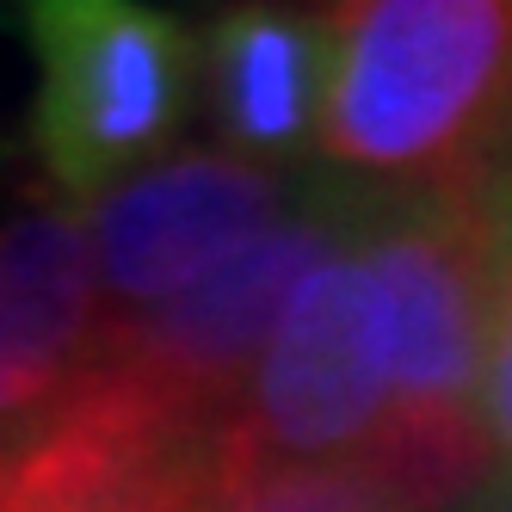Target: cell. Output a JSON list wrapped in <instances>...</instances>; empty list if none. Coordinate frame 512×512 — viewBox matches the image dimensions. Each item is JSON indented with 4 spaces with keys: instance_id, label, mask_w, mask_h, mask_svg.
<instances>
[{
    "instance_id": "1",
    "label": "cell",
    "mask_w": 512,
    "mask_h": 512,
    "mask_svg": "<svg viewBox=\"0 0 512 512\" xmlns=\"http://www.w3.org/2000/svg\"><path fill=\"white\" fill-rule=\"evenodd\" d=\"M327 13L315 155L364 192H469L512 173L506 0H352Z\"/></svg>"
},
{
    "instance_id": "2",
    "label": "cell",
    "mask_w": 512,
    "mask_h": 512,
    "mask_svg": "<svg viewBox=\"0 0 512 512\" xmlns=\"http://www.w3.org/2000/svg\"><path fill=\"white\" fill-rule=\"evenodd\" d=\"M25 38L38 56L31 149L87 204L149 173L204 87V38L136 0H38Z\"/></svg>"
},
{
    "instance_id": "3",
    "label": "cell",
    "mask_w": 512,
    "mask_h": 512,
    "mask_svg": "<svg viewBox=\"0 0 512 512\" xmlns=\"http://www.w3.org/2000/svg\"><path fill=\"white\" fill-rule=\"evenodd\" d=\"M383 420H389L383 309L371 272L358 260V216H352L340 247L284 303L229 420V438L253 457L334 463L371 451Z\"/></svg>"
},
{
    "instance_id": "4",
    "label": "cell",
    "mask_w": 512,
    "mask_h": 512,
    "mask_svg": "<svg viewBox=\"0 0 512 512\" xmlns=\"http://www.w3.org/2000/svg\"><path fill=\"white\" fill-rule=\"evenodd\" d=\"M309 179L315 173H284L241 155L192 149L93 198L87 235H93L105 327L161 309L167 297L235 260L247 241H260L278 216L303 204Z\"/></svg>"
},
{
    "instance_id": "5",
    "label": "cell",
    "mask_w": 512,
    "mask_h": 512,
    "mask_svg": "<svg viewBox=\"0 0 512 512\" xmlns=\"http://www.w3.org/2000/svg\"><path fill=\"white\" fill-rule=\"evenodd\" d=\"M105 346L87 216L19 204L0 216V445L25 451L81 395Z\"/></svg>"
},
{
    "instance_id": "6",
    "label": "cell",
    "mask_w": 512,
    "mask_h": 512,
    "mask_svg": "<svg viewBox=\"0 0 512 512\" xmlns=\"http://www.w3.org/2000/svg\"><path fill=\"white\" fill-rule=\"evenodd\" d=\"M327 93V13L229 7L204 31V105L229 155L284 167L315 149Z\"/></svg>"
},
{
    "instance_id": "7",
    "label": "cell",
    "mask_w": 512,
    "mask_h": 512,
    "mask_svg": "<svg viewBox=\"0 0 512 512\" xmlns=\"http://www.w3.org/2000/svg\"><path fill=\"white\" fill-rule=\"evenodd\" d=\"M173 512H401V506L364 457L284 463L241 451L223 432Z\"/></svg>"
},
{
    "instance_id": "8",
    "label": "cell",
    "mask_w": 512,
    "mask_h": 512,
    "mask_svg": "<svg viewBox=\"0 0 512 512\" xmlns=\"http://www.w3.org/2000/svg\"><path fill=\"white\" fill-rule=\"evenodd\" d=\"M488 216V364H482V426L512 475V173L482 192Z\"/></svg>"
},
{
    "instance_id": "9",
    "label": "cell",
    "mask_w": 512,
    "mask_h": 512,
    "mask_svg": "<svg viewBox=\"0 0 512 512\" xmlns=\"http://www.w3.org/2000/svg\"><path fill=\"white\" fill-rule=\"evenodd\" d=\"M475 512H512V475H500V482L475 500Z\"/></svg>"
},
{
    "instance_id": "10",
    "label": "cell",
    "mask_w": 512,
    "mask_h": 512,
    "mask_svg": "<svg viewBox=\"0 0 512 512\" xmlns=\"http://www.w3.org/2000/svg\"><path fill=\"white\" fill-rule=\"evenodd\" d=\"M81 512H173L161 500H99V506H81Z\"/></svg>"
},
{
    "instance_id": "11",
    "label": "cell",
    "mask_w": 512,
    "mask_h": 512,
    "mask_svg": "<svg viewBox=\"0 0 512 512\" xmlns=\"http://www.w3.org/2000/svg\"><path fill=\"white\" fill-rule=\"evenodd\" d=\"M7 494H13V451L0 445V512H7Z\"/></svg>"
},
{
    "instance_id": "12",
    "label": "cell",
    "mask_w": 512,
    "mask_h": 512,
    "mask_svg": "<svg viewBox=\"0 0 512 512\" xmlns=\"http://www.w3.org/2000/svg\"><path fill=\"white\" fill-rule=\"evenodd\" d=\"M463 512H475V506H463Z\"/></svg>"
}]
</instances>
